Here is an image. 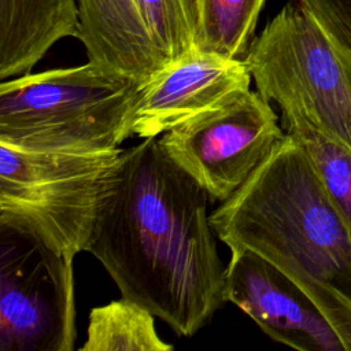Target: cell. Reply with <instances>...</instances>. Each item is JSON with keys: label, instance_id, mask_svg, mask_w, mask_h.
<instances>
[{"label": "cell", "instance_id": "obj_1", "mask_svg": "<svg viewBox=\"0 0 351 351\" xmlns=\"http://www.w3.org/2000/svg\"><path fill=\"white\" fill-rule=\"evenodd\" d=\"M208 193L158 137L122 149L88 244L121 295L192 336L226 303Z\"/></svg>", "mask_w": 351, "mask_h": 351}, {"label": "cell", "instance_id": "obj_2", "mask_svg": "<svg viewBox=\"0 0 351 351\" xmlns=\"http://www.w3.org/2000/svg\"><path fill=\"white\" fill-rule=\"evenodd\" d=\"M210 221L229 250L258 254L298 285L351 351V232L292 134Z\"/></svg>", "mask_w": 351, "mask_h": 351}, {"label": "cell", "instance_id": "obj_3", "mask_svg": "<svg viewBox=\"0 0 351 351\" xmlns=\"http://www.w3.org/2000/svg\"><path fill=\"white\" fill-rule=\"evenodd\" d=\"M140 84L93 62L27 73L0 84V144L106 152L130 137Z\"/></svg>", "mask_w": 351, "mask_h": 351}, {"label": "cell", "instance_id": "obj_4", "mask_svg": "<svg viewBox=\"0 0 351 351\" xmlns=\"http://www.w3.org/2000/svg\"><path fill=\"white\" fill-rule=\"evenodd\" d=\"M121 152L0 144V226L30 234L74 259L88 248Z\"/></svg>", "mask_w": 351, "mask_h": 351}, {"label": "cell", "instance_id": "obj_5", "mask_svg": "<svg viewBox=\"0 0 351 351\" xmlns=\"http://www.w3.org/2000/svg\"><path fill=\"white\" fill-rule=\"evenodd\" d=\"M244 62L259 95L351 151V55L296 1L252 41Z\"/></svg>", "mask_w": 351, "mask_h": 351}, {"label": "cell", "instance_id": "obj_6", "mask_svg": "<svg viewBox=\"0 0 351 351\" xmlns=\"http://www.w3.org/2000/svg\"><path fill=\"white\" fill-rule=\"evenodd\" d=\"M285 136L270 101L240 89L163 133L167 156L211 197L229 199Z\"/></svg>", "mask_w": 351, "mask_h": 351}, {"label": "cell", "instance_id": "obj_7", "mask_svg": "<svg viewBox=\"0 0 351 351\" xmlns=\"http://www.w3.org/2000/svg\"><path fill=\"white\" fill-rule=\"evenodd\" d=\"M75 336L73 259L0 226V350L71 351Z\"/></svg>", "mask_w": 351, "mask_h": 351}, {"label": "cell", "instance_id": "obj_8", "mask_svg": "<svg viewBox=\"0 0 351 351\" xmlns=\"http://www.w3.org/2000/svg\"><path fill=\"white\" fill-rule=\"evenodd\" d=\"M226 302L243 310L269 337L302 351H347L311 300L284 273L248 250H230Z\"/></svg>", "mask_w": 351, "mask_h": 351}, {"label": "cell", "instance_id": "obj_9", "mask_svg": "<svg viewBox=\"0 0 351 351\" xmlns=\"http://www.w3.org/2000/svg\"><path fill=\"white\" fill-rule=\"evenodd\" d=\"M244 59H230L196 48L137 86L130 137H158L210 110L229 95L251 86Z\"/></svg>", "mask_w": 351, "mask_h": 351}, {"label": "cell", "instance_id": "obj_10", "mask_svg": "<svg viewBox=\"0 0 351 351\" xmlns=\"http://www.w3.org/2000/svg\"><path fill=\"white\" fill-rule=\"evenodd\" d=\"M78 36L88 60L138 84L170 64L136 0H77Z\"/></svg>", "mask_w": 351, "mask_h": 351}, {"label": "cell", "instance_id": "obj_11", "mask_svg": "<svg viewBox=\"0 0 351 351\" xmlns=\"http://www.w3.org/2000/svg\"><path fill=\"white\" fill-rule=\"evenodd\" d=\"M77 36V0H0V78L30 73L55 43Z\"/></svg>", "mask_w": 351, "mask_h": 351}, {"label": "cell", "instance_id": "obj_12", "mask_svg": "<svg viewBox=\"0 0 351 351\" xmlns=\"http://www.w3.org/2000/svg\"><path fill=\"white\" fill-rule=\"evenodd\" d=\"M155 315L137 302L121 296L89 313L82 351H170L155 329Z\"/></svg>", "mask_w": 351, "mask_h": 351}, {"label": "cell", "instance_id": "obj_13", "mask_svg": "<svg viewBox=\"0 0 351 351\" xmlns=\"http://www.w3.org/2000/svg\"><path fill=\"white\" fill-rule=\"evenodd\" d=\"M265 0H197L195 48L230 59L250 49Z\"/></svg>", "mask_w": 351, "mask_h": 351}, {"label": "cell", "instance_id": "obj_14", "mask_svg": "<svg viewBox=\"0 0 351 351\" xmlns=\"http://www.w3.org/2000/svg\"><path fill=\"white\" fill-rule=\"evenodd\" d=\"M281 126L306 149L324 186L351 232V151L319 133L303 118L281 114Z\"/></svg>", "mask_w": 351, "mask_h": 351}, {"label": "cell", "instance_id": "obj_15", "mask_svg": "<svg viewBox=\"0 0 351 351\" xmlns=\"http://www.w3.org/2000/svg\"><path fill=\"white\" fill-rule=\"evenodd\" d=\"M170 63L195 48L197 0H136Z\"/></svg>", "mask_w": 351, "mask_h": 351}, {"label": "cell", "instance_id": "obj_16", "mask_svg": "<svg viewBox=\"0 0 351 351\" xmlns=\"http://www.w3.org/2000/svg\"><path fill=\"white\" fill-rule=\"evenodd\" d=\"M330 43L351 55V0H296Z\"/></svg>", "mask_w": 351, "mask_h": 351}]
</instances>
